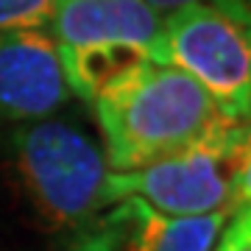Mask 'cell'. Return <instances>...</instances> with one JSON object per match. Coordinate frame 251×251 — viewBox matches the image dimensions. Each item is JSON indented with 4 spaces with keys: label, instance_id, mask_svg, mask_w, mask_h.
Wrapping results in <instances>:
<instances>
[{
    "label": "cell",
    "instance_id": "cell-10",
    "mask_svg": "<svg viewBox=\"0 0 251 251\" xmlns=\"http://www.w3.org/2000/svg\"><path fill=\"white\" fill-rule=\"evenodd\" d=\"M148 6H153V9L159 11V14H168V11H173L176 6H181V3H187V0H145Z\"/></svg>",
    "mask_w": 251,
    "mask_h": 251
},
{
    "label": "cell",
    "instance_id": "cell-7",
    "mask_svg": "<svg viewBox=\"0 0 251 251\" xmlns=\"http://www.w3.org/2000/svg\"><path fill=\"white\" fill-rule=\"evenodd\" d=\"M229 215L176 218L140 198H120L81 237V251H212Z\"/></svg>",
    "mask_w": 251,
    "mask_h": 251
},
{
    "label": "cell",
    "instance_id": "cell-6",
    "mask_svg": "<svg viewBox=\"0 0 251 251\" xmlns=\"http://www.w3.org/2000/svg\"><path fill=\"white\" fill-rule=\"evenodd\" d=\"M70 98L48 25L0 31V117L14 123L48 120Z\"/></svg>",
    "mask_w": 251,
    "mask_h": 251
},
{
    "label": "cell",
    "instance_id": "cell-2",
    "mask_svg": "<svg viewBox=\"0 0 251 251\" xmlns=\"http://www.w3.org/2000/svg\"><path fill=\"white\" fill-rule=\"evenodd\" d=\"M109 201L140 198L165 215L196 218L251 206L249 120L224 117L206 134L140 171L109 173Z\"/></svg>",
    "mask_w": 251,
    "mask_h": 251
},
{
    "label": "cell",
    "instance_id": "cell-5",
    "mask_svg": "<svg viewBox=\"0 0 251 251\" xmlns=\"http://www.w3.org/2000/svg\"><path fill=\"white\" fill-rule=\"evenodd\" d=\"M156 62L198 81L226 117L249 120L251 20L246 0H187L162 14Z\"/></svg>",
    "mask_w": 251,
    "mask_h": 251
},
{
    "label": "cell",
    "instance_id": "cell-9",
    "mask_svg": "<svg viewBox=\"0 0 251 251\" xmlns=\"http://www.w3.org/2000/svg\"><path fill=\"white\" fill-rule=\"evenodd\" d=\"M212 251H251V206L234 212L226 221Z\"/></svg>",
    "mask_w": 251,
    "mask_h": 251
},
{
    "label": "cell",
    "instance_id": "cell-1",
    "mask_svg": "<svg viewBox=\"0 0 251 251\" xmlns=\"http://www.w3.org/2000/svg\"><path fill=\"white\" fill-rule=\"evenodd\" d=\"M92 106L112 173L171 156L226 117L198 81L165 62L126 70L92 98Z\"/></svg>",
    "mask_w": 251,
    "mask_h": 251
},
{
    "label": "cell",
    "instance_id": "cell-8",
    "mask_svg": "<svg viewBox=\"0 0 251 251\" xmlns=\"http://www.w3.org/2000/svg\"><path fill=\"white\" fill-rule=\"evenodd\" d=\"M56 0H0V31L48 25Z\"/></svg>",
    "mask_w": 251,
    "mask_h": 251
},
{
    "label": "cell",
    "instance_id": "cell-3",
    "mask_svg": "<svg viewBox=\"0 0 251 251\" xmlns=\"http://www.w3.org/2000/svg\"><path fill=\"white\" fill-rule=\"evenodd\" d=\"M17 176L36 215L50 229L78 234L98 224L109 201V162L90 134L64 120L23 123L11 137Z\"/></svg>",
    "mask_w": 251,
    "mask_h": 251
},
{
    "label": "cell",
    "instance_id": "cell-4",
    "mask_svg": "<svg viewBox=\"0 0 251 251\" xmlns=\"http://www.w3.org/2000/svg\"><path fill=\"white\" fill-rule=\"evenodd\" d=\"M48 31L73 98L92 103L109 81L156 62L162 14L145 0H56Z\"/></svg>",
    "mask_w": 251,
    "mask_h": 251
}]
</instances>
